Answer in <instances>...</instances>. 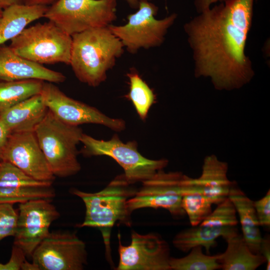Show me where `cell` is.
<instances>
[{"label": "cell", "instance_id": "cell-1", "mask_svg": "<svg viewBox=\"0 0 270 270\" xmlns=\"http://www.w3.org/2000/svg\"><path fill=\"white\" fill-rule=\"evenodd\" d=\"M254 0H231L200 12L184 26L196 76L208 77L220 90L239 88L252 79L246 53Z\"/></svg>", "mask_w": 270, "mask_h": 270}, {"label": "cell", "instance_id": "cell-2", "mask_svg": "<svg viewBox=\"0 0 270 270\" xmlns=\"http://www.w3.org/2000/svg\"><path fill=\"white\" fill-rule=\"evenodd\" d=\"M130 184L124 174L116 176L102 190L87 192L71 188L70 192L80 198L86 206L84 222L77 226L98 229L105 246L106 256L113 266L110 248V234L114 226L120 224L130 226L131 214L127 208L128 200L136 194L137 189Z\"/></svg>", "mask_w": 270, "mask_h": 270}, {"label": "cell", "instance_id": "cell-3", "mask_svg": "<svg viewBox=\"0 0 270 270\" xmlns=\"http://www.w3.org/2000/svg\"><path fill=\"white\" fill-rule=\"evenodd\" d=\"M70 64L82 82L96 87L124 52V46L108 26L91 28L74 34Z\"/></svg>", "mask_w": 270, "mask_h": 270}, {"label": "cell", "instance_id": "cell-4", "mask_svg": "<svg viewBox=\"0 0 270 270\" xmlns=\"http://www.w3.org/2000/svg\"><path fill=\"white\" fill-rule=\"evenodd\" d=\"M34 132L56 177L71 176L80 170L77 146L84 132L79 126L60 121L48 110Z\"/></svg>", "mask_w": 270, "mask_h": 270}, {"label": "cell", "instance_id": "cell-5", "mask_svg": "<svg viewBox=\"0 0 270 270\" xmlns=\"http://www.w3.org/2000/svg\"><path fill=\"white\" fill-rule=\"evenodd\" d=\"M72 42L71 36L48 20L26 28L8 46L16 54L38 64L69 65Z\"/></svg>", "mask_w": 270, "mask_h": 270}, {"label": "cell", "instance_id": "cell-6", "mask_svg": "<svg viewBox=\"0 0 270 270\" xmlns=\"http://www.w3.org/2000/svg\"><path fill=\"white\" fill-rule=\"evenodd\" d=\"M80 143L83 144L81 152L86 156H106L114 159L122 168L126 180L132 184L150 178L168 162L166 159L145 158L138 151L136 141L124 142L117 134L104 140L84 133Z\"/></svg>", "mask_w": 270, "mask_h": 270}, {"label": "cell", "instance_id": "cell-7", "mask_svg": "<svg viewBox=\"0 0 270 270\" xmlns=\"http://www.w3.org/2000/svg\"><path fill=\"white\" fill-rule=\"evenodd\" d=\"M190 178L179 172L158 171L150 178L142 182L134 196L127 202L132 214L138 209L163 208L176 220L186 214L182 206V196L190 194Z\"/></svg>", "mask_w": 270, "mask_h": 270}, {"label": "cell", "instance_id": "cell-8", "mask_svg": "<svg viewBox=\"0 0 270 270\" xmlns=\"http://www.w3.org/2000/svg\"><path fill=\"white\" fill-rule=\"evenodd\" d=\"M116 0H57L44 18L70 36L108 26L116 18Z\"/></svg>", "mask_w": 270, "mask_h": 270}, {"label": "cell", "instance_id": "cell-9", "mask_svg": "<svg viewBox=\"0 0 270 270\" xmlns=\"http://www.w3.org/2000/svg\"><path fill=\"white\" fill-rule=\"evenodd\" d=\"M138 8L136 12L128 16L126 24L108 26L124 48L132 54L141 48L160 46L177 17L176 14H172L164 18L156 19L158 8L148 0L140 2Z\"/></svg>", "mask_w": 270, "mask_h": 270}, {"label": "cell", "instance_id": "cell-10", "mask_svg": "<svg viewBox=\"0 0 270 270\" xmlns=\"http://www.w3.org/2000/svg\"><path fill=\"white\" fill-rule=\"evenodd\" d=\"M32 262L40 270H82L88 264L85 242L74 232L54 231L34 250Z\"/></svg>", "mask_w": 270, "mask_h": 270}, {"label": "cell", "instance_id": "cell-11", "mask_svg": "<svg viewBox=\"0 0 270 270\" xmlns=\"http://www.w3.org/2000/svg\"><path fill=\"white\" fill-rule=\"evenodd\" d=\"M119 260L116 270H171L168 244L159 234L132 230L130 244H122L120 233Z\"/></svg>", "mask_w": 270, "mask_h": 270}, {"label": "cell", "instance_id": "cell-12", "mask_svg": "<svg viewBox=\"0 0 270 270\" xmlns=\"http://www.w3.org/2000/svg\"><path fill=\"white\" fill-rule=\"evenodd\" d=\"M40 94L48 110L66 124H97L119 132L126 128L122 119L110 118L96 108L68 96L54 83L44 82Z\"/></svg>", "mask_w": 270, "mask_h": 270}, {"label": "cell", "instance_id": "cell-13", "mask_svg": "<svg viewBox=\"0 0 270 270\" xmlns=\"http://www.w3.org/2000/svg\"><path fill=\"white\" fill-rule=\"evenodd\" d=\"M60 216L51 200L36 199L19 203L14 246L32 258L40 243L48 235L52 222Z\"/></svg>", "mask_w": 270, "mask_h": 270}, {"label": "cell", "instance_id": "cell-14", "mask_svg": "<svg viewBox=\"0 0 270 270\" xmlns=\"http://www.w3.org/2000/svg\"><path fill=\"white\" fill-rule=\"evenodd\" d=\"M0 160L11 163L39 181L53 183L56 178L34 131L10 133Z\"/></svg>", "mask_w": 270, "mask_h": 270}, {"label": "cell", "instance_id": "cell-15", "mask_svg": "<svg viewBox=\"0 0 270 270\" xmlns=\"http://www.w3.org/2000/svg\"><path fill=\"white\" fill-rule=\"evenodd\" d=\"M55 196L52 183L36 180L11 163L0 160V204L51 200Z\"/></svg>", "mask_w": 270, "mask_h": 270}, {"label": "cell", "instance_id": "cell-16", "mask_svg": "<svg viewBox=\"0 0 270 270\" xmlns=\"http://www.w3.org/2000/svg\"><path fill=\"white\" fill-rule=\"evenodd\" d=\"M0 78L8 80H40L60 84L66 80L62 72L23 58L8 46H0Z\"/></svg>", "mask_w": 270, "mask_h": 270}, {"label": "cell", "instance_id": "cell-17", "mask_svg": "<svg viewBox=\"0 0 270 270\" xmlns=\"http://www.w3.org/2000/svg\"><path fill=\"white\" fill-rule=\"evenodd\" d=\"M227 163L216 156H207L204 160L202 173L198 178H190L192 194H200L212 198L218 204L228 196L232 182L227 177Z\"/></svg>", "mask_w": 270, "mask_h": 270}, {"label": "cell", "instance_id": "cell-18", "mask_svg": "<svg viewBox=\"0 0 270 270\" xmlns=\"http://www.w3.org/2000/svg\"><path fill=\"white\" fill-rule=\"evenodd\" d=\"M48 108L40 94L30 97L0 114L10 133L34 131Z\"/></svg>", "mask_w": 270, "mask_h": 270}, {"label": "cell", "instance_id": "cell-19", "mask_svg": "<svg viewBox=\"0 0 270 270\" xmlns=\"http://www.w3.org/2000/svg\"><path fill=\"white\" fill-rule=\"evenodd\" d=\"M228 198L238 214L242 235L248 246L253 253L260 254L262 236L254 201L246 194L235 182H232Z\"/></svg>", "mask_w": 270, "mask_h": 270}, {"label": "cell", "instance_id": "cell-20", "mask_svg": "<svg viewBox=\"0 0 270 270\" xmlns=\"http://www.w3.org/2000/svg\"><path fill=\"white\" fill-rule=\"evenodd\" d=\"M238 232L236 226L218 227L199 224L192 226L178 232L172 240L174 246L184 252H188L196 246L205 248L206 254L217 245L216 240L222 236L224 240Z\"/></svg>", "mask_w": 270, "mask_h": 270}, {"label": "cell", "instance_id": "cell-21", "mask_svg": "<svg viewBox=\"0 0 270 270\" xmlns=\"http://www.w3.org/2000/svg\"><path fill=\"white\" fill-rule=\"evenodd\" d=\"M48 8L18 4L4 9L0 18V46L17 36L32 22L44 18Z\"/></svg>", "mask_w": 270, "mask_h": 270}, {"label": "cell", "instance_id": "cell-22", "mask_svg": "<svg viewBox=\"0 0 270 270\" xmlns=\"http://www.w3.org/2000/svg\"><path fill=\"white\" fill-rule=\"evenodd\" d=\"M227 247L224 252L216 254L223 270H255L266 263L260 254L253 253L242 234L238 233L225 240Z\"/></svg>", "mask_w": 270, "mask_h": 270}, {"label": "cell", "instance_id": "cell-23", "mask_svg": "<svg viewBox=\"0 0 270 270\" xmlns=\"http://www.w3.org/2000/svg\"><path fill=\"white\" fill-rule=\"evenodd\" d=\"M44 81L8 80L0 78V114L18 103L40 94Z\"/></svg>", "mask_w": 270, "mask_h": 270}, {"label": "cell", "instance_id": "cell-24", "mask_svg": "<svg viewBox=\"0 0 270 270\" xmlns=\"http://www.w3.org/2000/svg\"><path fill=\"white\" fill-rule=\"evenodd\" d=\"M127 76L130 90L126 96L132 103L140 118L145 120L150 108L155 102V94L136 70H130Z\"/></svg>", "mask_w": 270, "mask_h": 270}, {"label": "cell", "instance_id": "cell-25", "mask_svg": "<svg viewBox=\"0 0 270 270\" xmlns=\"http://www.w3.org/2000/svg\"><path fill=\"white\" fill-rule=\"evenodd\" d=\"M202 247L192 248L189 254L182 258L170 257L171 270H216L221 269L217 256H211L202 252Z\"/></svg>", "mask_w": 270, "mask_h": 270}, {"label": "cell", "instance_id": "cell-26", "mask_svg": "<svg viewBox=\"0 0 270 270\" xmlns=\"http://www.w3.org/2000/svg\"><path fill=\"white\" fill-rule=\"evenodd\" d=\"M213 204L212 198L200 194H186L182 200V206L192 226L199 225L209 216Z\"/></svg>", "mask_w": 270, "mask_h": 270}, {"label": "cell", "instance_id": "cell-27", "mask_svg": "<svg viewBox=\"0 0 270 270\" xmlns=\"http://www.w3.org/2000/svg\"><path fill=\"white\" fill-rule=\"evenodd\" d=\"M212 211L200 224L208 226H236L238 224L236 208L228 198L216 204Z\"/></svg>", "mask_w": 270, "mask_h": 270}, {"label": "cell", "instance_id": "cell-28", "mask_svg": "<svg viewBox=\"0 0 270 270\" xmlns=\"http://www.w3.org/2000/svg\"><path fill=\"white\" fill-rule=\"evenodd\" d=\"M12 204H0V241L9 236H14L17 224L18 212Z\"/></svg>", "mask_w": 270, "mask_h": 270}, {"label": "cell", "instance_id": "cell-29", "mask_svg": "<svg viewBox=\"0 0 270 270\" xmlns=\"http://www.w3.org/2000/svg\"><path fill=\"white\" fill-rule=\"evenodd\" d=\"M254 208L260 226H270V191L260 199L254 201Z\"/></svg>", "mask_w": 270, "mask_h": 270}, {"label": "cell", "instance_id": "cell-30", "mask_svg": "<svg viewBox=\"0 0 270 270\" xmlns=\"http://www.w3.org/2000/svg\"><path fill=\"white\" fill-rule=\"evenodd\" d=\"M26 258L23 252L14 246L10 260L6 264L0 263V270H20Z\"/></svg>", "mask_w": 270, "mask_h": 270}, {"label": "cell", "instance_id": "cell-31", "mask_svg": "<svg viewBox=\"0 0 270 270\" xmlns=\"http://www.w3.org/2000/svg\"><path fill=\"white\" fill-rule=\"evenodd\" d=\"M260 254H262L266 260V270L270 269V240L269 236L262 237L260 244Z\"/></svg>", "mask_w": 270, "mask_h": 270}, {"label": "cell", "instance_id": "cell-32", "mask_svg": "<svg viewBox=\"0 0 270 270\" xmlns=\"http://www.w3.org/2000/svg\"><path fill=\"white\" fill-rule=\"evenodd\" d=\"M230 0H195L194 6L197 12L200 13L210 8L212 4L218 2H226Z\"/></svg>", "mask_w": 270, "mask_h": 270}, {"label": "cell", "instance_id": "cell-33", "mask_svg": "<svg viewBox=\"0 0 270 270\" xmlns=\"http://www.w3.org/2000/svg\"><path fill=\"white\" fill-rule=\"evenodd\" d=\"M10 134L5 124L0 118V152L6 145Z\"/></svg>", "mask_w": 270, "mask_h": 270}, {"label": "cell", "instance_id": "cell-34", "mask_svg": "<svg viewBox=\"0 0 270 270\" xmlns=\"http://www.w3.org/2000/svg\"><path fill=\"white\" fill-rule=\"evenodd\" d=\"M57 0H24V4L28 6H50Z\"/></svg>", "mask_w": 270, "mask_h": 270}, {"label": "cell", "instance_id": "cell-35", "mask_svg": "<svg viewBox=\"0 0 270 270\" xmlns=\"http://www.w3.org/2000/svg\"><path fill=\"white\" fill-rule=\"evenodd\" d=\"M18 4H24V0H0V8L2 10Z\"/></svg>", "mask_w": 270, "mask_h": 270}, {"label": "cell", "instance_id": "cell-36", "mask_svg": "<svg viewBox=\"0 0 270 270\" xmlns=\"http://www.w3.org/2000/svg\"><path fill=\"white\" fill-rule=\"evenodd\" d=\"M22 270H40L38 266L34 263H30L26 260L24 262L21 267Z\"/></svg>", "mask_w": 270, "mask_h": 270}, {"label": "cell", "instance_id": "cell-37", "mask_svg": "<svg viewBox=\"0 0 270 270\" xmlns=\"http://www.w3.org/2000/svg\"><path fill=\"white\" fill-rule=\"evenodd\" d=\"M128 2L130 6L134 8H138L139 4L140 2L142 0H148L150 1L151 0H124Z\"/></svg>", "mask_w": 270, "mask_h": 270}, {"label": "cell", "instance_id": "cell-38", "mask_svg": "<svg viewBox=\"0 0 270 270\" xmlns=\"http://www.w3.org/2000/svg\"><path fill=\"white\" fill-rule=\"evenodd\" d=\"M3 10L0 8V18L2 16Z\"/></svg>", "mask_w": 270, "mask_h": 270}]
</instances>
